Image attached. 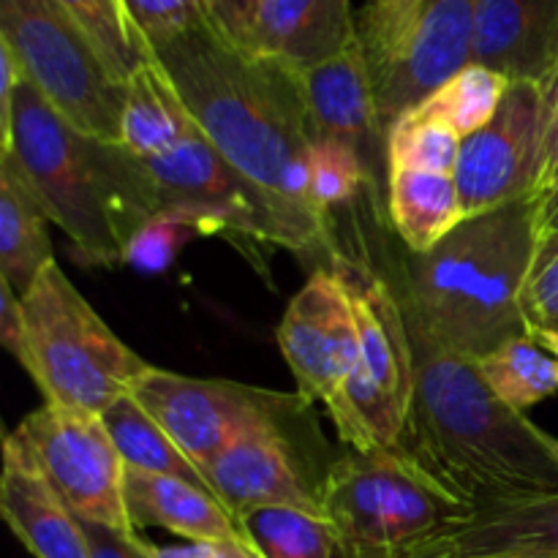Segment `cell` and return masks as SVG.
Here are the masks:
<instances>
[{
	"label": "cell",
	"instance_id": "cell-1",
	"mask_svg": "<svg viewBox=\"0 0 558 558\" xmlns=\"http://www.w3.org/2000/svg\"><path fill=\"white\" fill-rule=\"evenodd\" d=\"M202 134L245 178L332 227L311 189V145L303 101L287 65L240 47L216 22L156 49Z\"/></svg>",
	"mask_w": 558,
	"mask_h": 558
},
{
	"label": "cell",
	"instance_id": "cell-2",
	"mask_svg": "<svg viewBox=\"0 0 558 558\" xmlns=\"http://www.w3.org/2000/svg\"><path fill=\"white\" fill-rule=\"evenodd\" d=\"M414 352V401L403 450L472 501L556 494L558 439L507 407L477 368L403 311Z\"/></svg>",
	"mask_w": 558,
	"mask_h": 558
},
{
	"label": "cell",
	"instance_id": "cell-3",
	"mask_svg": "<svg viewBox=\"0 0 558 558\" xmlns=\"http://www.w3.org/2000/svg\"><path fill=\"white\" fill-rule=\"evenodd\" d=\"M539 196L466 218L428 254L398 262L390 283L403 311L434 341L480 360L505 341L529 336L521 294L543 238Z\"/></svg>",
	"mask_w": 558,
	"mask_h": 558
},
{
	"label": "cell",
	"instance_id": "cell-4",
	"mask_svg": "<svg viewBox=\"0 0 558 558\" xmlns=\"http://www.w3.org/2000/svg\"><path fill=\"white\" fill-rule=\"evenodd\" d=\"M0 153L20 163L49 221L87 265H123L129 240L161 210L140 156L76 131L27 80L16 87Z\"/></svg>",
	"mask_w": 558,
	"mask_h": 558
},
{
	"label": "cell",
	"instance_id": "cell-5",
	"mask_svg": "<svg viewBox=\"0 0 558 558\" xmlns=\"http://www.w3.org/2000/svg\"><path fill=\"white\" fill-rule=\"evenodd\" d=\"M322 499L336 558H401L474 510L403 447H347L327 466Z\"/></svg>",
	"mask_w": 558,
	"mask_h": 558
},
{
	"label": "cell",
	"instance_id": "cell-6",
	"mask_svg": "<svg viewBox=\"0 0 558 558\" xmlns=\"http://www.w3.org/2000/svg\"><path fill=\"white\" fill-rule=\"evenodd\" d=\"M25 365L44 403L104 414L131 396L150 363L125 347L96 314L58 262L22 294Z\"/></svg>",
	"mask_w": 558,
	"mask_h": 558
},
{
	"label": "cell",
	"instance_id": "cell-7",
	"mask_svg": "<svg viewBox=\"0 0 558 558\" xmlns=\"http://www.w3.org/2000/svg\"><path fill=\"white\" fill-rule=\"evenodd\" d=\"M327 265L347 289L360 336L357 368L327 412L349 450H396L414 401V352L401 298L385 272L352 259L341 245Z\"/></svg>",
	"mask_w": 558,
	"mask_h": 558
},
{
	"label": "cell",
	"instance_id": "cell-8",
	"mask_svg": "<svg viewBox=\"0 0 558 558\" xmlns=\"http://www.w3.org/2000/svg\"><path fill=\"white\" fill-rule=\"evenodd\" d=\"M163 207H185L213 234H234L243 243L276 245L300 256H330L338 243L332 227L314 221L270 191L245 178L216 150L199 129L158 156L142 158Z\"/></svg>",
	"mask_w": 558,
	"mask_h": 558
},
{
	"label": "cell",
	"instance_id": "cell-9",
	"mask_svg": "<svg viewBox=\"0 0 558 558\" xmlns=\"http://www.w3.org/2000/svg\"><path fill=\"white\" fill-rule=\"evenodd\" d=\"M0 44L65 123L104 142L123 140L125 85L58 0H0Z\"/></svg>",
	"mask_w": 558,
	"mask_h": 558
},
{
	"label": "cell",
	"instance_id": "cell-10",
	"mask_svg": "<svg viewBox=\"0 0 558 558\" xmlns=\"http://www.w3.org/2000/svg\"><path fill=\"white\" fill-rule=\"evenodd\" d=\"M131 396L202 469L245 436L311 420V401L300 392L229 379H194L156 365L136 381Z\"/></svg>",
	"mask_w": 558,
	"mask_h": 558
},
{
	"label": "cell",
	"instance_id": "cell-11",
	"mask_svg": "<svg viewBox=\"0 0 558 558\" xmlns=\"http://www.w3.org/2000/svg\"><path fill=\"white\" fill-rule=\"evenodd\" d=\"M556 109L558 71L545 82H510L494 120L463 140L456 180L466 218L537 196Z\"/></svg>",
	"mask_w": 558,
	"mask_h": 558
},
{
	"label": "cell",
	"instance_id": "cell-12",
	"mask_svg": "<svg viewBox=\"0 0 558 558\" xmlns=\"http://www.w3.org/2000/svg\"><path fill=\"white\" fill-rule=\"evenodd\" d=\"M20 434L44 474L80 521L136 532L125 510V461L101 414L44 403L27 414Z\"/></svg>",
	"mask_w": 558,
	"mask_h": 558
},
{
	"label": "cell",
	"instance_id": "cell-13",
	"mask_svg": "<svg viewBox=\"0 0 558 558\" xmlns=\"http://www.w3.org/2000/svg\"><path fill=\"white\" fill-rule=\"evenodd\" d=\"M278 347L300 396L327 409L341 398L357 368L360 336L347 289L330 265L314 267L287 305L278 325Z\"/></svg>",
	"mask_w": 558,
	"mask_h": 558
},
{
	"label": "cell",
	"instance_id": "cell-14",
	"mask_svg": "<svg viewBox=\"0 0 558 558\" xmlns=\"http://www.w3.org/2000/svg\"><path fill=\"white\" fill-rule=\"evenodd\" d=\"M300 425L245 436L205 469L218 501L234 518L254 507H292L325 518L327 472H316L300 447Z\"/></svg>",
	"mask_w": 558,
	"mask_h": 558
},
{
	"label": "cell",
	"instance_id": "cell-15",
	"mask_svg": "<svg viewBox=\"0 0 558 558\" xmlns=\"http://www.w3.org/2000/svg\"><path fill=\"white\" fill-rule=\"evenodd\" d=\"M314 140L352 145L368 169L371 194L387 196V134L379 120L374 76L357 41L311 69H289Z\"/></svg>",
	"mask_w": 558,
	"mask_h": 558
},
{
	"label": "cell",
	"instance_id": "cell-16",
	"mask_svg": "<svg viewBox=\"0 0 558 558\" xmlns=\"http://www.w3.org/2000/svg\"><path fill=\"white\" fill-rule=\"evenodd\" d=\"M480 0H425L401 60L376 87L385 134L450 76L472 63Z\"/></svg>",
	"mask_w": 558,
	"mask_h": 558
},
{
	"label": "cell",
	"instance_id": "cell-17",
	"mask_svg": "<svg viewBox=\"0 0 558 558\" xmlns=\"http://www.w3.org/2000/svg\"><path fill=\"white\" fill-rule=\"evenodd\" d=\"M558 558V490L485 501L403 558Z\"/></svg>",
	"mask_w": 558,
	"mask_h": 558
},
{
	"label": "cell",
	"instance_id": "cell-18",
	"mask_svg": "<svg viewBox=\"0 0 558 558\" xmlns=\"http://www.w3.org/2000/svg\"><path fill=\"white\" fill-rule=\"evenodd\" d=\"M0 512L36 558H93L82 521L52 488L20 428L3 439Z\"/></svg>",
	"mask_w": 558,
	"mask_h": 558
},
{
	"label": "cell",
	"instance_id": "cell-19",
	"mask_svg": "<svg viewBox=\"0 0 558 558\" xmlns=\"http://www.w3.org/2000/svg\"><path fill=\"white\" fill-rule=\"evenodd\" d=\"M472 63L510 82H545L558 71V0H480Z\"/></svg>",
	"mask_w": 558,
	"mask_h": 558
},
{
	"label": "cell",
	"instance_id": "cell-20",
	"mask_svg": "<svg viewBox=\"0 0 558 558\" xmlns=\"http://www.w3.org/2000/svg\"><path fill=\"white\" fill-rule=\"evenodd\" d=\"M357 41L352 0H259L243 47L287 69H311Z\"/></svg>",
	"mask_w": 558,
	"mask_h": 558
},
{
	"label": "cell",
	"instance_id": "cell-21",
	"mask_svg": "<svg viewBox=\"0 0 558 558\" xmlns=\"http://www.w3.org/2000/svg\"><path fill=\"white\" fill-rule=\"evenodd\" d=\"M125 510L136 532L156 526L189 543L251 545L238 518L216 496L183 480L125 469Z\"/></svg>",
	"mask_w": 558,
	"mask_h": 558
},
{
	"label": "cell",
	"instance_id": "cell-22",
	"mask_svg": "<svg viewBox=\"0 0 558 558\" xmlns=\"http://www.w3.org/2000/svg\"><path fill=\"white\" fill-rule=\"evenodd\" d=\"M385 210L409 254H428L466 221L452 172L387 169Z\"/></svg>",
	"mask_w": 558,
	"mask_h": 558
},
{
	"label": "cell",
	"instance_id": "cell-23",
	"mask_svg": "<svg viewBox=\"0 0 558 558\" xmlns=\"http://www.w3.org/2000/svg\"><path fill=\"white\" fill-rule=\"evenodd\" d=\"M49 216L20 163L0 153V278L22 294L52 265Z\"/></svg>",
	"mask_w": 558,
	"mask_h": 558
},
{
	"label": "cell",
	"instance_id": "cell-24",
	"mask_svg": "<svg viewBox=\"0 0 558 558\" xmlns=\"http://www.w3.org/2000/svg\"><path fill=\"white\" fill-rule=\"evenodd\" d=\"M196 129L199 125L194 123L183 98L174 90L172 80L163 74L156 58L131 76V82L125 85L120 145L129 147L134 156L150 158L178 145Z\"/></svg>",
	"mask_w": 558,
	"mask_h": 558
},
{
	"label": "cell",
	"instance_id": "cell-25",
	"mask_svg": "<svg viewBox=\"0 0 558 558\" xmlns=\"http://www.w3.org/2000/svg\"><path fill=\"white\" fill-rule=\"evenodd\" d=\"M114 447L123 456L125 466L136 472L158 474V477L183 480L194 488L216 496L205 469L196 466L178 447V441L142 409L134 396H123L101 414ZM218 499V496H216Z\"/></svg>",
	"mask_w": 558,
	"mask_h": 558
},
{
	"label": "cell",
	"instance_id": "cell-26",
	"mask_svg": "<svg viewBox=\"0 0 558 558\" xmlns=\"http://www.w3.org/2000/svg\"><path fill=\"white\" fill-rule=\"evenodd\" d=\"M485 385L518 412L554 398L558 392V365L548 349L532 336H518L477 360Z\"/></svg>",
	"mask_w": 558,
	"mask_h": 558
},
{
	"label": "cell",
	"instance_id": "cell-27",
	"mask_svg": "<svg viewBox=\"0 0 558 558\" xmlns=\"http://www.w3.org/2000/svg\"><path fill=\"white\" fill-rule=\"evenodd\" d=\"M507 87H510L507 76L480 63H469L409 112L439 120V123L450 125L461 140H466L494 120Z\"/></svg>",
	"mask_w": 558,
	"mask_h": 558
},
{
	"label": "cell",
	"instance_id": "cell-28",
	"mask_svg": "<svg viewBox=\"0 0 558 558\" xmlns=\"http://www.w3.org/2000/svg\"><path fill=\"white\" fill-rule=\"evenodd\" d=\"M238 521L259 558H336L327 518L292 507H254Z\"/></svg>",
	"mask_w": 558,
	"mask_h": 558
},
{
	"label": "cell",
	"instance_id": "cell-29",
	"mask_svg": "<svg viewBox=\"0 0 558 558\" xmlns=\"http://www.w3.org/2000/svg\"><path fill=\"white\" fill-rule=\"evenodd\" d=\"M71 20L87 33L109 71L129 85L131 76L153 60V52L125 14L123 0H58Z\"/></svg>",
	"mask_w": 558,
	"mask_h": 558
},
{
	"label": "cell",
	"instance_id": "cell-30",
	"mask_svg": "<svg viewBox=\"0 0 558 558\" xmlns=\"http://www.w3.org/2000/svg\"><path fill=\"white\" fill-rule=\"evenodd\" d=\"M463 140L439 120L407 112L387 131V169L456 174Z\"/></svg>",
	"mask_w": 558,
	"mask_h": 558
},
{
	"label": "cell",
	"instance_id": "cell-31",
	"mask_svg": "<svg viewBox=\"0 0 558 558\" xmlns=\"http://www.w3.org/2000/svg\"><path fill=\"white\" fill-rule=\"evenodd\" d=\"M425 0H365L357 11V38L368 60L374 87L401 60Z\"/></svg>",
	"mask_w": 558,
	"mask_h": 558
},
{
	"label": "cell",
	"instance_id": "cell-32",
	"mask_svg": "<svg viewBox=\"0 0 558 558\" xmlns=\"http://www.w3.org/2000/svg\"><path fill=\"white\" fill-rule=\"evenodd\" d=\"M205 234L213 232L196 213L185 210V207H163L156 216L147 218L129 240L123 251V265L134 267L136 272H145V276H156L174 265L185 243H191L194 238H205Z\"/></svg>",
	"mask_w": 558,
	"mask_h": 558
},
{
	"label": "cell",
	"instance_id": "cell-33",
	"mask_svg": "<svg viewBox=\"0 0 558 558\" xmlns=\"http://www.w3.org/2000/svg\"><path fill=\"white\" fill-rule=\"evenodd\" d=\"M371 185L368 169L352 145L341 140H314L311 145V189L316 205L325 213L349 205Z\"/></svg>",
	"mask_w": 558,
	"mask_h": 558
},
{
	"label": "cell",
	"instance_id": "cell-34",
	"mask_svg": "<svg viewBox=\"0 0 558 558\" xmlns=\"http://www.w3.org/2000/svg\"><path fill=\"white\" fill-rule=\"evenodd\" d=\"M131 25L150 52L213 20L210 0H123Z\"/></svg>",
	"mask_w": 558,
	"mask_h": 558
},
{
	"label": "cell",
	"instance_id": "cell-35",
	"mask_svg": "<svg viewBox=\"0 0 558 558\" xmlns=\"http://www.w3.org/2000/svg\"><path fill=\"white\" fill-rule=\"evenodd\" d=\"M529 336L558 332V238L543 240L521 294Z\"/></svg>",
	"mask_w": 558,
	"mask_h": 558
},
{
	"label": "cell",
	"instance_id": "cell-36",
	"mask_svg": "<svg viewBox=\"0 0 558 558\" xmlns=\"http://www.w3.org/2000/svg\"><path fill=\"white\" fill-rule=\"evenodd\" d=\"M93 558H156V545L140 537V532H120L101 523L82 521Z\"/></svg>",
	"mask_w": 558,
	"mask_h": 558
},
{
	"label": "cell",
	"instance_id": "cell-37",
	"mask_svg": "<svg viewBox=\"0 0 558 558\" xmlns=\"http://www.w3.org/2000/svg\"><path fill=\"white\" fill-rule=\"evenodd\" d=\"M0 341L16 363L25 365V311H22L20 292L3 278H0Z\"/></svg>",
	"mask_w": 558,
	"mask_h": 558
},
{
	"label": "cell",
	"instance_id": "cell-38",
	"mask_svg": "<svg viewBox=\"0 0 558 558\" xmlns=\"http://www.w3.org/2000/svg\"><path fill=\"white\" fill-rule=\"evenodd\" d=\"M256 9H259V0H210V11L216 25L221 27L229 38H234L240 47H243L245 38H248Z\"/></svg>",
	"mask_w": 558,
	"mask_h": 558
},
{
	"label": "cell",
	"instance_id": "cell-39",
	"mask_svg": "<svg viewBox=\"0 0 558 558\" xmlns=\"http://www.w3.org/2000/svg\"><path fill=\"white\" fill-rule=\"evenodd\" d=\"M156 558H259L251 545H229V543H189V545H167L158 548Z\"/></svg>",
	"mask_w": 558,
	"mask_h": 558
},
{
	"label": "cell",
	"instance_id": "cell-40",
	"mask_svg": "<svg viewBox=\"0 0 558 558\" xmlns=\"http://www.w3.org/2000/svg\"><path fill=\"white\" fill-rule=\"evenodd\" d=\"M537 229H539V238L550 240L558 238V183L550 191H545L539 196V205H537Z\"/></svg>",
	"mask_w": 558,
	"mask_h": 558
},
{
	"label": "cell",
	"instance_id": "cell-41",
	"mask_svg": "<svg viewBox=\"0 0 558 558\" xmlns=\"http://www.w3.org/2000/svg\"><path fill=\"white\" fill-rule=\"evenodd\" d=\"M558 183V109L554 125H550V136H548V150H545V167H543V178H539V189L537 196H543L545 191H550Z\"/></svg>",
	"mask_w": 558,
	"mask_h": 558
},
{
	"label": "cell",
	"instance_id": "cell-42",
	"mask_svg": "<svg viewBox=\"0 0 558 558\" xmlns=\"http://www.w3.org/2000/svg\"><path fill=\"white\" fill-rule=\"evenodd\" d=\"M534 338H537V341L548 349L550 357H554L558 365V332H539V336H534Z\"/></svg>",
	"mask_w": 558,
	"mask_h": 558
},
{
	"label": "cell",
	"instance_id": "cell-43",
	"mask_svg": "<svg viewBox=\"0 0 558 558\" xmlns=\"http://www.w3.org/2000/svg\"><path fill=\"white\" fill-rule=\"evenodd\" d=\"M490 558H515V556H490Z\"/></svg>",
	"mask_w": 558,
	"mask_h": 558
}]
</instances>
